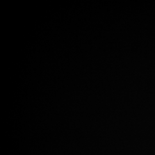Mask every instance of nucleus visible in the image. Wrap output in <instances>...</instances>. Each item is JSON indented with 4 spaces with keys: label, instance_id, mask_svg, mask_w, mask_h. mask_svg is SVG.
<instances>
[]
</instances>
